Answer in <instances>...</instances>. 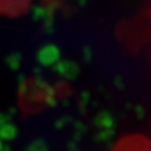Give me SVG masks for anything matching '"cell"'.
<instances>
[{
  "instance_id": "cell-1",
  "label": "cell",
  "mask_w": 151,
  "mask_h": 151,
  "mask_svg": "<svg viewBox=\"0 0 151 151\" xmlns=\"http://www.w3.org/2000/svg\"><path fill=\"white\" fill-rule=\"evenodd\" d=\"M112 151H151V142L142 136H129L120 141Z\"/></svg>"
}]
</instances>
